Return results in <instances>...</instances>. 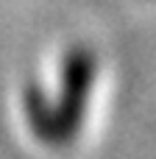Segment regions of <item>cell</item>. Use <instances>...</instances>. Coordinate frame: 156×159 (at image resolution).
Segmentation results:
<instances>
[{"label": "cell", "instance_id": "obj_1", "mask_svg": "<svg viewBox=\"0 0 156 159\" xmlns=\"http://www.w3.org/2000/svg\"><path fill=\"white\" fill-rule=\"evenodd\" d=\"M95 81V56L89 48H73L61 64V95L50 106L39 87L25 89V115L33 134L47 145H70L87 112Z\"/></svg>", "mask_w": 156, "mask_h": 159}]
</instances>
